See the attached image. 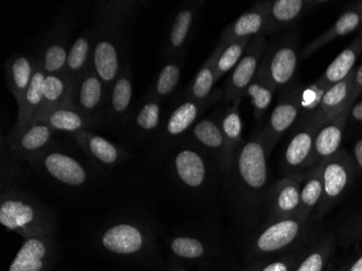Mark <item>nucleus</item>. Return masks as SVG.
<instances>
[{"mask_svg": "<svg viewBox=\"0 0 362 271\" xmlns=\"http://www.w3.org/2000/svg\"><path fill=\"white\" fill-rule=\"evenodd\" d=\"M357 30H362V11L355 5V3H351L331 28H327L321 35L305 47L302 56L304 58H309L315 52H318L319 49L325 46L327 42H332L335 38L349 35Z\"/></svg>", "mask_w": 362, "mask_h": 271, "instance_id": "35", "label": "nucleus"}, {"mask_svg": "<svg viewBox=\"0 0 362 271\" xmlns=\"http://www.w3.org/2000/svg\"><path fill=\"white\" fill-rule=\"evenodd\" d=\"M300 207L298 217L314 219L322 197V163L307 169L300 175Z\"/></svg>", "mask_w": 362, "mask_h": 271, "instance_id": "37", "label": "nucleus"}, {"mask_svg": "<svg viewBox=\"0 0 362 271\" xmlns=\"http://www.w3.org/2000/svg\"><path fill=\"white\" fill-rule=\"evenodd\" d=\"M272 152L260 128L244 140L223 175L221 188L228 213L245 229L255 230L266 220Z\"/></svg>", "mask_w": 362, "mask_h": 271, "instance_id": "1", "label": "nucleus"}, {"mask_svg": "<svg viewBox=\"0 0 362 271\" xmlns=\"http://www.w3.org/2000/svg\"><path fill=\"white\" fill-rule=\"evenodd\" d=\"M347 113L349 110L335 117L330 118L329 121L320 124L317 127L310 167L320 164L341 150L344 134L347 128Z\"/></svg>", "mask_w": 362, "mask_h": 271, "instance_id": "28", "label": "nucleus"}, {"mask_svg": "<svg viewBox=\"0 0 362 271\" xmlns=\"http://www.w3.org/2000/svg\"><path fill=\"white\" fill-rule=\"evenodd\" d=\"M75 14L76 12L71 8L61 10L42 38L37 54L46 74H65Z\"/></svg>", "mask_w": 362, "mask_h": 271, "instance_id": "12", "label": "nucleus"}, {"mask_svg": "<svg viewBox=\"0 0 362 271\" xmlns=\"http://www.w3.org/2000/svg\"><path fill=\"white\" fill-rule=\"evenodd\" d=\"M276 93L272 83L257 72L245 93V98H249L253 105L254 116L257 121H262L265 117Z\"/></svg>", "mask_w": 362, "mask_h": 271, "instance_id": "44", "label": "nucleus"}, {"mask_svg": "<svg viewBox=\"0 0 362 271\" xmlns=\"http://www.w3.org/2000/svg\"><path fill=\"white\" fill-rule=\"evenodd\" d=\"M38 56V54H37ZM46 73L42 69V61L38 57L37 67L36 72L30 81L28 91L22 97L21 101L18 103V114L14 125L10 129L7 136H4L6 140L13 139L16 137L26 126L30 125L35 121L42 110V103H44V81Z\"/></svg>", "mask_w": 362, "mask_h": 271, "instance_id": "27", "label": "nucleus"}, {"mask_svg": "<svg viewBox=\"0 0 362 271\" xmlns=\"http://www.w3.org/2000/svg\"><path fill=\"white\" fill-rule=\"evenodd\" d=\"M107 96L105 83L98 76L91 65L73 86L71 105L86 115L100 121L103 126Z\"/></svg>", "mask_w": 362, "mask_h": 271, "instance_id": "23", "label": "nucleus"}, {"mask_svg": "<svg viewBox=\"0 0 362 271\" xmlns=\"http://www.w3.org/2000/svg\"><path fill=\"white\" fill-rule=\"evenodd\" d=\"M327 271H334V268H333L332 264H330V266H329V268H327Z\"/></svg>", "mask_w": 362, "mask_h": 271, "instance_id": "51", "label": "nucleus"}, {"mask_svg": "<svg viewBox=\"0 0 362 271\" xmlns=\"http://www.w3.org/2000/svg\"><path fill=\"white\" fill-rule=\"evenodd\" d=\"M56 134L45 122H33L13 139L6 140L3 136L1 154H5L20 164L28 165L33 158L56 142Z\"/></svg>", "mask_w": 362, "mask_h": 271, "instance_id": "16", "label": "nucleus"}, {"mask_svg": "<svg viewBox=\"0 0 362 271\" xmlns=\"http://www.w3.org/2000/svg\"><path fill=\"white\" fill-rule=\"evenodd\" d=\"M268 34L284 32L296 28L302 18L313 10L327 4L316 0H268Z\"/></svg>", "mask_w": 362, "mask_h": 271, "instance_id": "26", "label": "nucleus"}, {"mask_svg": "<svg viewBox=\"0 0 362 271\" xmlns=\"http://www.w3.org/2000/svg\"><path fill=\"white\" fill-rule=\"evenodd\" d=\"M93 4L95 23L117 28H125L128 22L148 5L137 0H103Z\"/></svg>", "mask_w": 362, "mask_h": 271, "instance_id": "33", "label": "nucleus"}, {"mask_svg": "<svg viewBox=\"0 0 362 271\" xmlns=\"http://www.w3.org/2000/svg\"><path fill=\"white\" fill-rule=\"evenodd\" d=\"M305 89L294 86L280 93L278 103L262 128L270 150H274L284 134L298 123L303 114Z\"/></svg>", "mask_w": 362, "mask_h": 271, "instance_id": "14", "label": "nucleus"}, {"mask_svg": "<svg viewBox=\"0 0 362 271\" xmlns=\"http://www.w3.org/2000/svg\"><path fill=\"white\" fill-rule=\"evenodd\" d=\"M164 271H193V270H189L188 268H186V267L182 266H178V265H170V267H168L166 270ZM199 271H206V270H199Z\"/></svg>", "mask_w": 362, "mask_h": 271, "instance_id": "50", "label": "nucleus"}, {"mask_svg": "<svg viewBox=\"0 0 362 271\" xmlns=\"http://www.w3.org/2000/svg\"><path fill=\"white\" fill-rule=\"evenodd\" d=\"M337 244L349 248L362 244V204L349 211L339 220L334 230Z\"/></svg>", "mask_w": 362, "mask_h": 271, "instance_id": "43", "label": "nucleus"}, {"mask_svg": "<svg viewBox=\"0 0 362 271\" xmlns=\"http://www.w3.org/2000/svg\"><path fill=\"white\" fill-rule=\"evenodd\" d=\"M311 239L307 241L306 243L302 244L296 248H293L288 252L284 253V254L247 262V264L243 268L238 271H294L300 260H302L305 250H306Z\"/></svg>", "mask_w": 362, "mask_h": 271, "instance_id": "42", "label": "nucleus"}, {"mask_svg": "<svg viewBox=\"0 0 362 271\" xmlns=\"http://www.w3.org/2000/svg\"><path fill=\"white\" fill-rule=\"evenodd\" d=\"M173 265L200 266L216 260L223 250L221 234L209 226H187L175 230L165 239Z\"/></svg>", "mask_w": 362, "mask_h": 271, "instance_id": "7", "label": "nucleus"}, {"mask_svg": "<svg viewBox=\"0 0 362 271\" xmlns=\"http://www.w3.org/2000/svg\"><path fill=\"white\" fill-rule=\"evenodd\" d=\"M337 246L334 231L319 229L294 271H327Z\"/></svg>", "mask_w": 362, "mask_h": 271, "instance_id": "32", "label": "nucleus"}, {"mask_svg": "<svg viewBox=\"0 0 362 271\" xmlns=\"http://www.w3.org/2000/svg\"><path fill=\"white\" fill-rule=\"evenodd\" d=\"M168 175L177 188L197 201L206 202L223 183V172L216 158L184 137L164 158Z\"/></svg>", "mask_w": 362, "mask_h": 271, "instance_id": "2", "label": "nucleus"}, {"mask_svg": "<svg viewBox=\"0 0 362 271\" xmlns=\"http://www.w3.org/2000/svg\"><path fill=\"white\" fill-rule=\"evenodd\" d=\"M321 163L323 190L320 204L314 216L317 223L341 204V202L354 188L359 175L353 158L346 149L341 148L337 154Z\"/></svg>", "mask_w": 362, "mask_h": 271, "instance_id": "10", "label": "nucleus"}, {"mask_svg": "<svg viewBox=\"0 0 362 271\" xmlns=\"http://www.w3.org/2000/svg\"><path fill=\"white\" fill-rule=\"evenodd\" d=\"M93 25L95 28V42L93 69L109 91L129 61L125 28H109L95 22Z\"/></svg>", "mask_w": 362, "mask_h": 271, "instance_id": "11", "label": "nucleus"}, {"mask_svg": "<svg viewBox=\"0 0 362 271\" xmlns=\"http://www.w3.org/2000/svg\"><path fill=\"white\" fill-rule=\"evenodd\" d=\"M349 154L357 167L358 173L359 175L362 174V129L358 130L357 134H355Z\"/></svg>", "mask_w": 362, "mask_h": 271, "instance_id": "46", "label": "nucleus"}, {"mask_svg": "<svg viewBox=\"0 0 362 271\" xmlns=\"http://www.w3.org/2000/svg\"><path fill=\"white\" fill-rule=\"evenodd\" d=\"M28 167L48 180L70 188H83L90 180L86 163L57 142L33 158Z\"/></svg>", "mask_w": 362, "mask_h": 271, "instance_id": "8", "label": "nucleus"}, {"mask_svg": "<svg viewBox=\"0 0 362 271\" xmlns=\"http://www.w3.org/2000/svg\"><path fill=\"white\" fill-rule=\"evenodd\" d=\"M317 127L318 125L306 116H300L295 124L282 156L284 177H298L310 168Z\"/></svg>", "mask_w": 362, "mask_h": 271, "instance_id": "15", "label": "nucleus"}, {"mask_svg": "<svg viewBox=\"0 0 362 271\" xmlns=\"http://www.w3.org/2000/svg\"><path fill=\"white\" fill-rule=\"evenodd\" d=\"M300 207V177H284L270 185L265 221L296 217Z\"/></svg>", "mask_w": 362, "mask_h": 271, "instance_id": "24", "label": "nucleus"}, {"mask_svg": "<svg viewBox=\"0 0 362 271\" xmlns=\"http://www.w3.org/2000/svg\"><path fill=\"white\" fill-rule=\"evenodd\" d=\"M71 137L90 162L100 169L111 171L117 168L130 158V154L125 146L90 130H81L71 134Z\"/></svg>", "mask_w": 362, "mask_h": 271, "instance_id": "21", "label": "nucleus"}, {"mask_svg": "<svg viewBox=\"0 0 362 271\" xmlns=\"http://www.w3.org/2000/svg\"><path fill=\"white\" fill-rule=\"evenodd\" d=\"M37 54L20 52L10 57L5 62L6 85L16 105L21 101L37 67Z\"/></svg>", "mask_w": 362, "mask_h": 271, "instance_id": "31", "label": "nucleus"}, {"mask_svg": "<svg viewBox=\"0 0 362 271\" xmlns=\"http://www.w3.org/2000/svg\"><path fill=\"white\" fill-rule=\"evenodd\" d=\"M221 49L219 46L214 49L211 56L201 65L197 74L181 95L195 101H206L216 93L217 89H215V85L217 83V79L215 75V62L221 52Z\"/></svg>", "mask_w": 362, "mask_h": 271, "instance_id": "38", "label": "nucleus"}, {"mask_svg": "<svg viewBox=\"0 0 362 271\" xmlns=\"http://www.w3.org/2000/svg\"><path fill=\"white\" fill-rule=\"evenodd\" d=\"M223 99V91L206 101H195L184 96H177L174 105L164 112L162 123L156 136L150 142L149 156L153 163L164 162L170 149L187 136L191 128L206 113L207 110Z\"/></svg>", "mask_w": 362, "mask_h": 271, "instance_id": "6", "label": "nucleus"}, {"mask_svg": "<svg viewBox=\"0 0 362 271\" xmlns=\"http://www.w3.org/2000/svg\"><path fill=\"white\" fill-rule=\"evenodd\" d=\"M267 4L258 1L251 9L242 13L237 20L230 23L221 33L218 46L225 47L235 40L253 38L257 35H268Z\"/></svg>", "mask_w": 362, "mask_h": 271, "instance_id": "25", "label": "nucleus"}, {"mask_svg": "<svg viewBox=\"0 0 362 271\" xmlns=\"http://www.w3.org/2000/svg\"><path fill=\"white\" fill-rule=\"evenodd\" d=\"M314 219L292 217L264 221L253 230L246 246V260H262L296 248L313 238L319 230Z\"/></svg>", "mask_w": 362, "mask_h": 271, "instance_id": "5", "label": "nucleus"}, {"mask_svg": "<svg viewBox=\"0 0 362 271\" xmlns=\"http://www.w3.org/2000/svg\"><path fill=\"white\" fill-rule=\"evenodd\" d=\"M353 72L343 81L327 88L321 98L318 107L306 117L310 118L317 125L329 121L351 108V81Z\"/></svg>", "mask_w": 362, "mask_h": 271, "instance_id": "29", "label": "nucleus"}, {"mask_svg": "<svg viewBox=\"0 0 362 271\" xmlns=\"http://www.w3.org/2000/svg\"><path fill=\"white\" fill-rule=\"evenodd\" d=\"M242 100H235L233 103L221 105L219 110V125L225 136L233 160L239 146L243 144V121H242L240 105Z\"/></svg>", "mask_w": 362, "mask_h": 271, "instance_id": "40", "label": "nucleus"}, {"mask_svg": "<svg viewBox=\"0 0 362 271\" xmlns=\"http://www.w3.org/2000/svg\"><path fill=\"white\" fill-rule=\"evenodd\" d=\"M0 224L23 239L58 233L56 209L19 185L1 188Z\"/></svg>", "mask_w": 362, "mask_h": 271, "instance_id": "4", "label": "nucleus"}, {"mask_svg": "<svg viewBox=\"0 0 362 271\" xmlns=\"http://www.w3.org/2000/svg\"><path fill=\"white\" fill-rule=\"evenodd\" d=\"M133 72L130 61L126 63L121 74L107 91L103 114V126L122 132L126 118L133 109Z\"/></svg>", "mask_w": 362, "mask_h": 271, "instance_id": "20", "label": "nucleus"}, {"mask_svg": "<svg viewBox=\"0 0 362 271\" xmlns=\"http://www.w3.org/2000/svg\"><path fill=\"white\" fill-rule=\"evenodd\" d=\"M361 54L362 30H360L357 38L347 46V48L344 49L343 52L327 67L325 73L316 81L317 86L327 91L335 83L343 81L355 70L356 62Z\"/></svg>", "mask_w": 362, "mask_h": 271, "instance_id": "36", "label": "nucleus"}, {"mask_svg": "<svg viewBox=\"0 0 362 271\" xmlns=\"http://www.w3.org/2000/svg\"><path fill=\"white\" fill-rule=\"evenodd\" d=\"M356 127L358 130L362 129V100L356 101L349 109L347 113V126Z\"/></svg>", "mask_w": 362, "mask_h": 271, "instance_id": "47", "label": "nucleus"}, {"mask_svg": "<svg viewBox=\"0 0 362 271\" xmlns=\"http://www.w3.org/2000/svg\"><path fill=\"white\" fill-rule=\"evenodd\" d=\"M185 137L204 149L211 156L216 158L225 175L231 163V156H230L225 136L219 125L218 108L209 115L203 116Z\"/></svg>", "mask_w": 362, "mask_h": 271, "instance_id": "22", "label": "nucleus"}, {"mask_svg": "<svg viewBox=\"0 0 362 271\" xmlns=\"http://www.w3.org/2000/svg\"><path fill=\"white\" fill-rule=\"evenodd\" d=\"M362 93V64L354 70L351 81V107L359 99Z\"/></svg>", "mask_w": 362, "mask_h": 271, "instance_id": "48", "label": "nucleus"}, {"mask_svg": "<svg viewBox=\"0 0 362 271\" xmlns=\"http://www.w3.org/2000/svg\"><path fill=\"white\" fill-rule=\"evenodd\" d=\"M163 103L158 98L146 93L141 103L133 108L126 118L122 132L135 146L150 142L162 123Z\"/></svg>", "mask_w": 362, "mask_h": 271, "instance_id": "18", "label": "nucleus"}, {"mask_svg": "<svg viewBox=\"0 0 362 271\" xmlns=\"http://www.w3.org/2000/svg\"><path fill=\"white\" fill-rule=\"evenodd\" d=\"M95 42V28L93 25L83 30L78 38L71 45L70 52L66 59L65 74L70 79L72 88L76 81L93 65Z\"/></svg>", "mask_w": 362, "mask_h": 271, "instance_id": "34", "label": "nucleus"}, {"mask_svg": "<svg viewBox=\"0 0 362 271\" xmlns=\"http://www.w3.org/2000/svg\"><path fill=\"white\" fill-rule=\"evenodd\" d=\"M204 1H189L179 7L170 24L163 59H186L189 44L197 26Z\"/></svg>", "mask_w": 362, "mask_h": 271, "instance_id": "19", "label": "nucleus"}, {"mask_svg": "<svg viewBox=\"0 0 362 271\" xmlns=\"http://www.w3.org/2000/svg\"><path fill=\"white\" fill-rule=\"evenodd\" d=\"M184 63L182 58L166 60L146 93L158 98L163 103L172 99L180 83Z\"/></svg>", "mask_w": 362, "mask_h": 271, "instance_id": "39", "label": "nucleus"}, {"mask_svg": "<svg viewBox=\"0 0 362 271\" xmlns=\"http://www.w3.org/2000/svg\"><path fill=\"white\" fill-rule=\"evenodd\" d=\"M251 40L252 38H243V40H235L225 47L219 46L221 48V52L217 56L216 62H215V75H216L217 81L223 75L235 69V65L243 57Z\"/></svg>", "mask_w": 362, "mask_h": 271, "instance_id": "45", "label": "nucleus"}, {"mask_svg": "<svg viewBox=\"0 0 362 271\" xmlns=\"http://www.w3.org/2000/svg\"><path fill=\"white\" fill-rule=\"evenodd\" d=\"M60 258L57 234L23 239L7 271H56Z\"/></svg>", "mask_w": 362, "mask_h": 271, "instance_id": "13", "label": "nucleus"}, {"mask_svg": "<svg viewBox=\"0 0 362 271\" xmlns=\"http://www.w3.org/2000/svg\"><path fill=\"white\" fill-rule=\"evenodd\" d=\"M35 121L45 122L54 132H64L70 136L81 130H89L90 128L103 126L100 121L86 115L72 105H60L48 110L36 118Z\"/></svg>", "mask_w": 362, "mask_h": 271, "instance_id": "30", "label": "nucleus"}, {"mask_svg": "<svg viewBox=\"0 0 362 271\" xmlns=\"http://www.w3.org/2000/svg\"><path fill=\"white\" fill-rule=\"evenodd\" d=\"M267 48L265 35H257L252 38L243 57L230 75L223 89V103H233L235 100L245 98L246 89L257 74L262 57Z\"/></svg>", "mask_w": 362, "mask_h": 271, "instance_id": "17", "label": "nucleus"}, {"mask_svg": "<svg viewBox=\"0 0 362 271\" xmlns=\"http://www.w3.org/2000/svg\"><path fill=\"white\" fill-rule=\"evenodd\" d=\"M101 252L128 262L149 263L158 258V230L149 219L119 217L101 228L95 236Z\"/></svg>", "mask_w": 362, "mask_h": 271, "instance_id": "3", "label": "nucleus"}, {"mask_svg": "<svg viewBox=\"0 0 362 271\" xmlns=\"http://www.w3.org/2000/svg\"><path fill=\"white\" fill-rule=\"evenodd\" d=\"M71 98L72 85L66 74H46L44 81V103L37 117L48 110L60 105H71Z\"/></svg>", "mask_w": 362, "mask_h": 271, "instance_id": "41", "label": "nucleus"}, {"mask_svg": "<svg viewBox=\"0 0 362 271\" xmlns=\"http://www.w3.org/2000/svg\"><path fill=\"white\" fill-rule=\"evenodd\" d=\"M343 271H362V244L358 246L357 253L344 267Z\"/></svg>", "mask_w": 362, "mask_h": 271, "instance_id": "49", "label": "nucleus"}, {"mask_svg": "<svg viewBox=\"0 0 362 271\" xmlns=\"http://www.w3.org/2000/svg\"><path fill=\"white\" fill-rule=\"evenodd\" d=\"M288 30L286 35L267 44L258 72L265 77L278 93L295 85L300 61V33Z\"/></svg>", "mask_w": 362, "mask_h": 271, "instance_id": "9", "label": "nucleus"}]
</instances>
